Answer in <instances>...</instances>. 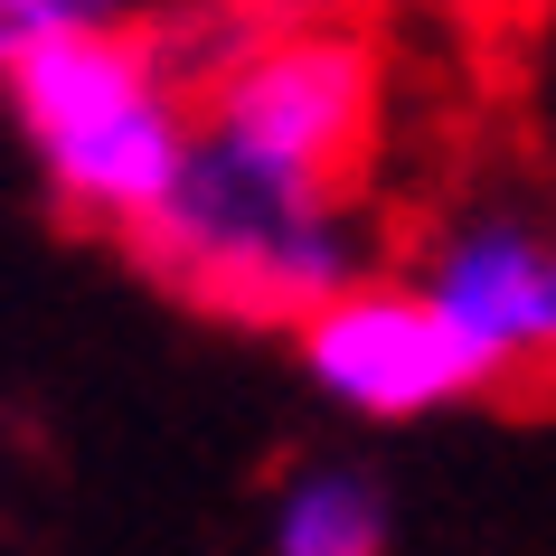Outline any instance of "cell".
<instances>
[{"label":"cell","mask_w":556,"mask_h":556,"mask_svg":"<svg viewBox=\"0 0 556 556\" xmlns=\"http://www.w3.org/2000/svg\"><path fill=\"white\" fill-rule=\"evenodd\" d=\"M114 245L170 302L207 312V321H236V330H293L321 293L368 274L358 199L312 189V179L199 132V123H189L179 170L161 179V199Z\"/></svg>","instance_id":"obj_1"},{"label":"cell","mask_w":556,"mask_h":556,"mask_svg":"<svg viewBox=\"0 0 556 556\" xmlns=\"http://www.w3.org/2000/svg\"><path fill=\"white\" fill-rule=\"evenodd\" d=\"M189 123L274 170L358 199L387 142V48L340 10H179L161 20Z\"/></svg>","instance_id":"obj_2"},{"label":"cell","mask_w":556,"mask_h":556,"mask_svg":"<svg viewBox=\"0 0 556 556\" xmlns=\"http://www.w3.org/2000/svg\"><path fill=\"white\" fill-rule=\"evenodd\" d=\"M10 114L29 132L38 170H48V199L76 227L123 236L161 199V179L179 170V142H189V76H179L161 20H86V29H38L10 76Z\"/></svg>","instance_id":"obj_3"},{"label":"cell","mask_w":556,"mask_h":556,"mask_svg":"<svg viewBox=\"0 0 556 556\" xmlns=\"http://www.w3.org/2000/svg\"><path fill=\"white\" fill-rule=\"evenodd\" d=\"M302 368L330 406L368 415V425H406V415H443L463 396H491L481 358L443 302L415 283V274H350L340 293H321L293 321Z\"/></svg>","instance_id":"obj_4"},{"label":"cell","mask_w":556,"mask_h":556,"mask_svg":"<svg viewBox=\"0 0 556 556\" xmlns=\"http://www.w3.org/2000/svg\"><path fill=\"white\" fill-rule=\"evenodd\" d=\"M415 283L471 340L491 396H556V227L528 207H463L415 245Z\"/></svg>","instance_id":"obj_5"},{"label":"cell","mask_w":556,"mask_h":556,"mask_svg":"<svg viewBox=\"0 0 556 556\" xmlns=\"http://www.w3.org/2000/svg\"><path fill=\"white\" fill-rule=\"evenodd\" d=\"M274 547L283 556H378L387 547V491L358 463H302L274 491Z\"/></svg>","instance_id":"obj_6"},{"label":"cell","mask_w":556,"mask_h":556,"mask_svg":"<svg viewBox=\"0 0 556 556\" xmlns=\"http://www.w3.org/2000/svg\"><path fill=\"white\" fill-rule=\"evenodd\" d=\"M132 0H38V29H86V20H123Z\"/></svg>","instance_id":"obj_7"},{"label":"cell","mask_w":556,"mask_h":556,"mask_svg":"<svg viewBox=\"0 0 556 556\" xmlns=\"http://www.w3.org/2000/svg\"><path fill=\"white\" fill-rule=\"evenodd\" d=\"M38 38V0H0V76H10V58Z\"/></svg>","instance_id":"obj_8"}]
</instances>
